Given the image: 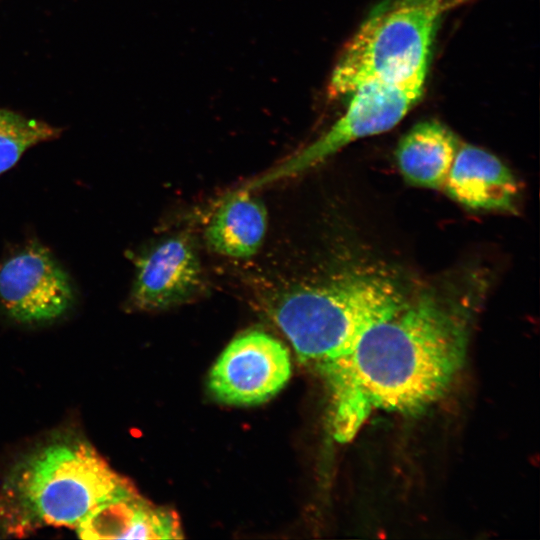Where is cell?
I'll return each mask as SVG.
<instances>
[{"label":"cell","mask_w":540,"mask_h":540,"mask_svg":"<svg viewBox=\"0 0 540 540\" xmlns=\"http://www.w3.org/2000/svg\"><path fill=\"white\" fill-rule=\"evenodd\" d=\"M76 295L67 271L37 240L16 248L0 263V305L16 322L56 320L72 308Z\"/></svg>","instance_id":"obj_6"},{"label":"cell","mask_w":540,"mask_h":540,"mask_svg":"<svg viewBox=\"0 0 540 540\" xmlns=\"http://www.w3.org/2000/svg\"><path fill=\"white\" fill-rule=\"evenodd\" d=\"M445 0H387L363 21L343 48L328 93L350 96L374 80H400L428 72L431 47Z\"/></svg>","instance_id":"obj_4"},{"label":"cell","mask_w":540,"mask_h":540,"mask_svg":"<svg viewBox=\"0 0 540 540\" xmlns=\"http://www.w3.org/2000/svg\"><path fill=\"white\" fill-rule=\"evenodd\" d=\"M291 376L286 346L263 331L243 333L230 342L213 365L208 388L219 402L249 406L275 396Z\"/></svg>","instance_id":"obj_7"},{"label":"cell","mask_w":540,"mask_h":540,"mask_svg":"<svg viewBox=\"0 0 540 540\" xmlns=\"http://www.w3.org/2000/svg\"><path fill=\"white\" fill-rule=\"evenodd\" d=\"M203 284L198 253L188 236L167 238L136 259L131 308L162 310L192 298Z\"/></svg>","instance_id":"obj_8"},{"label":"cell","mask_w":540,"mask_h":540,"mask_svg":"<svg viewBox=\"0 0 540 540\" xmlns=\"http://www.w3.org/2000/svg\"><path fill=\"white\" fill-rule=\"evenodd\" d=\"M455 135L436 120L413 126L396 149L398 168L407 182L424 188H443L459 148Z\"/></svg>","instance_id":"obj_11"},{"label":"cell","mask_w":540,"mask_h":540,"mask_svg":"<svg viewBox=\"0 0 540 540\" xmlns=\"http://www.w3.org/2000/svg\"><path fill=\"white\" fill-rule=\"evenodd\" d=\"M60 134L58 127L0 107V174L12 168L28 149Z\"/></svg>","instance_id":"obj_13"},{"label":"cell","mask_w":540,"mask_h":540,"mask_svg":"<svg viewBox=\"0 0 540 540\" xmlns=\"http://www.w3.org/2000/svg\"><path fill=\"white\" fill-rule=\"evenodd\" d=\"M89 443L59 440L30 454L6 483L15 526L76 529L95 509L135 492Z\"/></svg>","instance_id":"obj_3"},{"label":"cell","mask_w":540,"mask_h":540,"mask_svg":"<svg viewBox=\"0 0 540 540\" xmlns=\"http://www.w3.org/2000/svg\"><path fill=\"white\" fill-rule=\"evenodd\" d=\"M461 308L448 296L426 291L319 369L328 384L335 440L350 441L374 411L413 415L443 396L466 354Z\"/></svg>","instance_id":"obj_1"},{"label":"cell","mask_w":540,"mask_h":540,"mask_svg":"<svg viewBox=\"0 0 540 540\" xmlns=\"http://www.w3.org/2000/svg\"><path fill=\"white\" fill-rule=\"evenodd\" d=\"M267 230V211L253 191L240 188L225 199L205 230L208 246L215 252L248 258L261 247Z\"/></svg>","instance_id":"obj_12"},{"label":"cell","mask_w":540,"mask_h":540,"mask_svg":"<svg viewBox=\"0 0 540 540\" xmlns=\"http://www.w3.org/2000/svg\"><path fill=\"white\" fill-rule=\"evenodd\" d=\"M444 189L472 210L517 211L519 186L512 172L495 155L471 144L459 146Z\"/></svg>","instance_id":"obj_9"},{"label":"cell","mask_w":540,"mask_h":540,"mask_svg":"<svg viewBox=\"0 0 540 540\" xmlns=\"http://www.w3.org/2000/svg\"><path fill=\"white\" fill-rule=\"evenodd\" d=\"M426 76L427 72H422L361 85L350 95L344 114L325 133L241 188L254 191L298 175L356 140L389 131L417 104Z\"/></svg>","instance_id":"obj_5"},{"label":"cell","mask_w":540,"mask_h":540,"mask_svg":"<svg viewBox=\"0 0 540 540\" xmlns=\"http://www.w3.org/2000/svg\"><path fill=\"white\" fill-rule=\"evenodd\" d=\"M82 539H180L174 511L152 505L137 491L108 501L75 529Z\"/></svg>","instance_id":"obj_10"},{"label":"cell","mask_w":540,"mask_h":540,"mask_svg":"<svg viewBox=\"0 0 540 540\" xmlns=\"http://www.w3.org/2000/svg\"><path fill=\"white\" fill-rule=\"evenodd\" d=\"M406 301L391 277L353 272L286 289L272 297L267 310L298 360L320 369L348 354L368 329L389 318Z\"/></svg>","instance_id":"obj_2"}]
</instances>
